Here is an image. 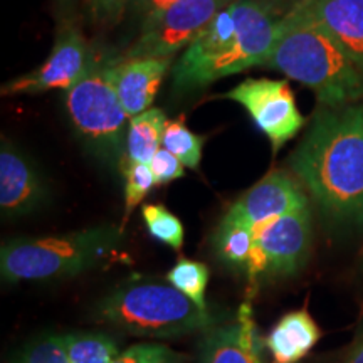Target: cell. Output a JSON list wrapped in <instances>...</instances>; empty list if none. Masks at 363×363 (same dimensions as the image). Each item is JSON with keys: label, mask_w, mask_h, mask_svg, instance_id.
<instances>
[{"label": "cell", "mask_w": 363, "mask_h": 363, "mask_svg": "<svg viewBox=\"0 0 363 363\" xmlns=\"http://www.w3.org/2000/svg\"><path fill=\"white\" fill-rule=\"evenodd\" d=\"M288 165L326 219L363 227V101L321 106Z\"/></svg>", "instance_id": "obj_1"}, {"label": "cell", "mask_w": 363, "mask_h": 363, "mask_svg": "<svg viewBox=\"0 0 363 363\" xmlns=\"http://www.w3.org/2000/svg\"><path fill=\"white\" fill-rule=\"evenodd\" d=\"M283 16L267 0H235L214 17L174 66L177 89H197L249 67H262Z\"/></svg>", "instance_id": "obj_2"}, {"label": "cell", "mask_w": 363, "mask_h": 363, "mask_svg": "<svg viewBox=\"0 0 363 363\" xmlns=\"http://www.w3.org/2000/svg\"><path fill=\"white\" fill-rule=\"evenodd\" d=\"M262 67L276 69L305 84L320 106L363 101V72L318 24L305 2L281 19L279 35Z\"/></svg>", "instance_id": "obj_3"}, {"label": "cell", "mask_w": 363, "mask_h": 363, "mask_svg": "<svg viewBox=\"0 0 363 363\" xmlns=\"http://www.w3.org/2000/svg\"><path fill=\"white\" fill-rule=\"evenodd\" d=\"M94 320L143 338H179L203 333L224 323L225 316L202 310L172 284L128 281L99 299Z\"/></svg>", "instance_id": "obj_4"}, {"label": "cell", "mask_w": 363, "mask_h": 363, "mask_svg": "<svg viewBox=\"0 0 363 363\" xmlns=\"http://www.w3.org/2000/svg\"><path fill=\"white\" fill-rule=\"evenodd\" d=\"M121 239L123 227L103 224L61 235L7 240L0 249V276L6 284L79 276L110 256Z\"/></svg>", "instance_id": "obj_5"}, {"label": "cell", "mask_w": 363, "mask_h": 363, "mask_svg": "<svg viewBox=\"0 0 363 363\" xmlns=\"http://www.w3.org/2000/svg\"><path fill=\"white\" fill-rule=\"evenodd\" d=\"M66 110L84 148L103 165L121 172L130 118L108 74V65L91 61L66 91Z\"/></svg>", "instance_id": "obj_6"}, {"label": "cell", "mask_w": 363, "mask_h": 363, "mask_svg": "<svg viewBox=\"0 0 363 363\" xmlns=\"http://www.w3.org/2000/svg\"><path fill=\"white\" fill-rule=\"evenodd\" d=\"M311 247L310 207L254 227V251L244 271L249 283L262 276H291L305 266Z\"/></svg>", "instance_id": "obj_7"}, {"label": "cell", "mask_w": 363, "mask_h": 363, "mask_svg": "<svg viewBox=\"0 0 363 363\" xmlns=\"http://www.w3.org/2000/svg\"><path fill=\"white\" fill-rule=\"evenodd\" d=\"M235 0H177L157 19L142 24V33L126 52V57H174L182 48L214 21Z\"/></svg>", "instance_id": "obj_8"}, {"label": "cell", "mask_w": 363, "mask_h": 363, "mask_svg": "<svg viewBox=\"0 0 363 363\" xmlns=\"http://www.w3.org/2000/svg\"><path fill=\"white\" fill-rule=\"evenodd\" d=\"M224 98L239 103L249 113L257 128L267 136L274 153L306 123L288 81L246 79L227 91Z\"/></svg>", "instance_id": "obj_9"}, {"label": "cell", "mask_w": 363, "mask_h": 363, "mask_svg": "<svg viewBox=\"0 0 363 363\" xmlns=\"http://www.w3.org/2000/svg\"><path fill=\"white\" fill-rule=\"evenodd\" d=\"M93 61L88 43L76 26L59 29L49 56L38 69L2 86L4 96L39 94L49 89L67 91L78 81Z\"/></svg>", "instance_id": "obj_10"}, {"label": "cell", "mask_w": 363, "mask_h": 363, "mask_svg": "<svg viewBox=\"0 0 363 363\" xmlns=\"http://www.w3.org/2000/svg\"><path fill=\"white\" fill-rule=\"evenodd\" d=\"M310 207L305 187L296 177L272 170L235 201L222 219L257 227L299 208Z\"/></svg>", "instance_id": "obj_11"}, {"label": "cell", "mask_w": 363, "mask_h": 363, "mask_svg": "<svg viewBox=\"0 0 363 363\" xmlns=\"http://www.w3.org/2000/svg\"><path fill=\"white\" fill-rule=\"evenodd\" d=\"M51 199L35 163L2 138L0 148V211L4 219H21L43 208Z\"/></svg>", "instance_id": "obj_12"}, {"label": "cell", "mask_w": 363, "mask_h": 363, "mask_svg": "<svg viewBox=\"0 0 363 363\" xmlns=\"http://www.w3.org/2000/svg\"><path fill=\"white\" fill-rule=\"evenodd\" d=\"M251 303H244L233 321L203 331L197 358L199 363H266Z\"/></svg>", "instance_id": "obj_13"}, {"label": "cell", "mask_w": 363, "mask_h": 363, "mask_svg": "<svg viewBox=\"0 0 363 363\" xmlns=\"http://www.w3.org/2000/svg\"><path fill=\"white\" fill-rule=\"evenodd\" d=\"M174 57H126L108 65V74L128 118L152 108Z\"/></svg>", "instance_id": "obj_14"}, {"label": "cell", "mask_w": 363, "mask_h": 363, "mask_svg": "<svg viewBox=\"0 0 363 363\" xmlns=\"http://www.w3.org/2000/svg\"><path fill=\"white\" fill-rule=\"evenodd\" d=\"M315 19L363 72V0H305Z\"/></svg>", "instance_id": "obj_15"}, {"label": "cell", "mask_w": 363, "mask_h": 363, "mask_svg": "<svg viewBox=\"0 0 363 363\" xmlns=\"http://www.w3.org/2000/svg\"><path fill=\"white\" fill-rule=\"evenodd\" d=\"M320 338L321 331L310 313L298 310L284 315L272 326L264 345L274 363H298L316 347Z\"/></svg>", "instance_id": "obj_16"}, {"label": "cell", "mask_w": 363, "mask_h": 363, "mask_svg": "<svg viewBox=\"0 0 363 363\" xmlns=\"http://www.w3.org/2000/svg\"><path fill=\"white\" fill-rule=\"evenodd\" d=\"M169 123L165 113L158 108H150L142 115L130 118L128 133L125 143V158L121 170L133 163H150L162 148V138Z\"/></svg>", "instance_id": "obj_17"}, {"label": "cell", "mask_w": 363, "mask_h": 363, "mask_svg": "<svg viewBox=\"0 0 363 363\" xmlns=\"http://www.w3.org/2000/svg\"><path fill=\"white\" fill-rule=\"evenodd\" d=\"M212 246L217 259L230 269L244 272L254 251V229L240 222L222 219L212 238Z\"/></svg>", "instance_id": "obj_18"}, {"label": "cell", "mask_w": 363, "mask_h": 363, "mask_svg": "<svg viewBox=\"0 0 363 363\" xmlns=\"http://www.w3.org/2000/svg\"><path fill=\"white\" fill-rule=\"evenodd\" d=\"M61 340L69 363H113L121 353L116 340L101 331H74Z\"/></svg>", "instance_id": "obj_19"}, {"label": "cell", "mask_w": 363, "mask_h": 363, "mask_svg": "<svg viewBox=\"0 0 363 363\" xmlns=\"http://www.w3.org/2000/svg\"><path fill=\"white\" fill-rule=\"evenodd\" d=\"M208 278H211V271L203 262L187 259V257H180L167 274L169 284L179 289L202 310H208L206 301Z\"/></svg>", "instance_id": "obj_20"}, {"label": "cell", "mask_w": 363, "mask_h": 363, "mask_svg": "<svg viewBox=\"0 0 363 363\" xmlns=\"http://www.w3.org/2000/svg\"><path fill=\"white\" fill-rule=\"evenodd\" d=\"M206 136H201L189 130L182 120L169 121L163 131L162 148L169 150L170 153L179 158L189 169L197 170L201 167L202 148Z\"/></svg>", "instance_id": "obj_21"}, {"label": "cell", "mask_w": 363, "mask_h": 363, "mask_svg": "<svg viewBox=\"0 0 363 363\" xmlns=\"http://www.w3.org/2000/svg\"><path fill=\"white\" fill-rule=\"evenodd\" d=\"M142 216L147 230L153 239L172 247L174 251H180L184 246L185 229L174 212L160 203H148L142 208Z\"/></svg>", "instance_id": "obj_22"}, {"label": "cell", "mask_w": 363, "mask_h": 363, "mask_svg": "<svg viewBox=\"0 0 363 363\" xmlns=\"http://www.w3.org/2000/svg\"><path fill=\"white\" fill-rule=\"evenodd\" d=\"M121 174L125 177V216L123 225L130 219L136 207L145 201L157 185L155 177L152 174L148 163H133L126 165Z\"/></svg>", "instance_id": "obj_23"}, {"label": "cell", "mask_w": 363, "mask_h": 363, "mask_svg": "<svg viewBox=\"0 0 363 363\" xmlns=\"http://www.w3.org/2000/svg\"><path fill=\"white\" fill-rule=\"evenodd\" d=\"M189 355L163 343H136L118 355L113 363H187Z\"/></svg>", "instance_id": "obj_24"}, {"label": "cell", "mask_w": 363, "mask_h": 363, "mask_svg": "<svg viewBox=\"0 0 363 363\" xmlns=\"http://www.w3.org/2000/svg\"><path fill=\"white\" fill-rule=\"evenodd\" d=\"M9 363H69L61 337L49 335L30 342Z\"/></svg>", "instance_id": "obj_25"}, {"label": "cell", "mask_w": 363, "mask_h": 363, "mask_svg": "<svg viewBox=\"0 0 363 363\" xmlns=\"http://www.w3.org/2000/svg\"><path fill=\"white\" fill-rule=\"evenodd\" d=\"M152 174L155 177L157 185H167L170 182L179 180L185 175V165L169 150L160 148L148 163Z\"/></svg>", "instance_id": "obj_26"}, {"label": "cell", "mask_w": 363, "mask_h": 363, "mask_svg": "<svg viewBox=\"0 0 363 363\" xmlns=\"http://www.w3.org/2000/svg\"><path fill=\"white\" fill-rule=\"evenodd\" d=\"M175 2L177 0H123L121 11L126 7L133 9L136 13H140V16L143 17L142 24H147V22L162 16V13Z\"/></svg>", "instance_id": "obj_27"}, {"label": "cell", "mask_w": 363, "mask_h": 363, "mask_svg": "<svg viewBox=\"0 0 363 363\" xmlns=\"http://www.w3.org/2000/svg\"><path fill=\"white\" fill-rule=\"evenodd\" d=\"M93 4L94 11L103 16H115V13L121 12V4L123 0H89Z\"/></svg>", "instance_id": "obj_28"}, {"label": "cell", "mask_w": 363, "mask_h": 363, "mask_svg": "<svg viewBox=\"0 0 363 363\" xmlns=\"http://www.w3.org/2000/svg\"><path fill=\"white\" fill-rule=\"evenodd\" d=\"M343 363H363V333L355 340L352 348L348 350Z\"/></svg>", "instance_id": "obj_29"}, {"label": "cell", "mask_w": 363, "mask_h": 363, "mask_svg": "<svg viewBox=\"0 0 363 363\" xmlns=\"http://www.w3.org/2000/svg\"><path fill=\"white\" fill-rule=\"evenodd\" d=\"M301 2H305V0H291V9L294 6H298V4H301Z\"/></svg>", "instance_id": "obj_30"}]
</instances>
